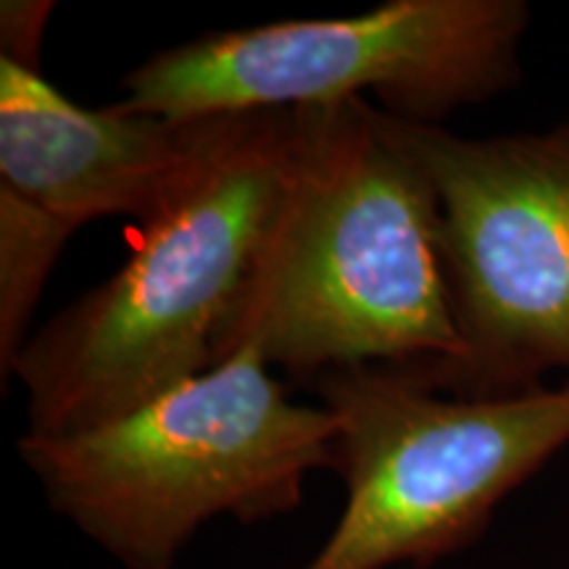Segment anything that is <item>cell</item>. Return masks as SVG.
Here are the masks:
<instances>
[{"label":"cell","mask_w":569,"mask_h":569,"mask_svg":"<svg viewBox=\"0 0 569 569\" xmlns=\"http://www.w3.org/2000/svg\"><path fill=\"white\" fill-rule=\"evenodd\" d=\"M338 419L346 509L303 569L432 565L475 543L498 503L569 443V380L509 398H457L409 367L315 377Z\"/></svg>","instance_id":"5b68a950"},{"label":"cell","mask_w":569,"mask_h":569,"mask_svg":"<svg viewBox=\"0 0 569 569\" xmlns=\"http://www.w3.org/2000/svg\"><path fill=\"white\" fill-rule=\"evenodd\" d=\"M48 211L0 184V369L13 375L27 327L56 261L74 234Z\"/></svg>","instance_id":"ba28073f"},{"label":"cell","mask_w":569,"mask_h":569,"mask_svg":"<svg viewBox=\"0 0 569 569\" xmlns=\"http://www.w3.org/2000/svg\"><path fill=\"white\" fill-rule=\"evenodd\" d=\"M422 169L459 351L409 367L457 398H509L569 372V119L546 132L465 138L380 109Z\"/></svg>","instance_id":"8992f818"},{"label":"cell","mask_w":569,"mask_h":569,"mask_svg":"<svg viewBox=\"0 0 569 569\" xmlns=\"http://www.w3.org/2000/svg\"><path fill=\"white\" fill-rule=\"evenodd\" d=\"M224 119L82 109L0 59V184L74 230L117 213L146 224L196 180Z\"/></svg>","instance_id":"52a82bcc"},{"label":"cell","mask_w":569,"mask_h":569,"mask_svg":"<svg viewBox=\"0 0 569 569\" xmlns=\"http://www.w3.org/2000/svg\"><path fill=\"white\" fill-rule=\"evenodd\" d=\"M293 117V172L213 367L243 348L306 380L451 361L459 338L422 169L367 98Z\"/></svg>","instance_id":"6da1fadb"},{"label":"cell","mask_w":569,"mask_h":569,"mask_svg":"<svg viewBox=\"0 0 569 569\" xmlns=\"http://www.w3.org/2000/svg\"><path fill=\"white\" fill-rule=\"evenodd\" d=\"M522 0H388L340 19H282L209 32L127 71L117 109L196 122L380 98L440 124L522 80Z\"/></svg>","instance_id":"277c9868"},{"label":"cell","mask_w":569,"mask_h":569,"mask_svg":"<svg viewBox=\"0 0 569 569\" xmlns=\"http://www.w3.org/2000/svg\"><path fill=\"white\" fill-rule=\"evenodd\" d=\"M296 161L293 111L227 117L196 180L127 264L27 340L13 375L32 436H71L213 367Z\"/></svg>","instance_id":"7a4b0ae2"},{"label":"cell","mask_w":569,"mask_h":569,"mask_svg":"<svg viewBox=\"0 0 569 569\" xmlns=\"http://www.w3.org/2000/svg\"><path fill=\"white\" fill-rule=\"evenodd\" d=\"M56 515L127 569H172L201 525L290 515L338 469V419L288 398L256 351L90 430L19 438Z\"/></svg>","instance_id":"3957f363"},{"label":"cell","mask_w":569,"mask_h":569,"mask_svg":"<svg viewBox=\"0 0 569 569\" xmlns=\"http://www.w3.org/2000/svg\"><path fill=\"white\" fill-rule=\"evenodd\" d=\"M51 13V0H3L0 6V59L40 71V40Z\"/></svg>","instance_id":"9c48e42d"}]
</instances>
